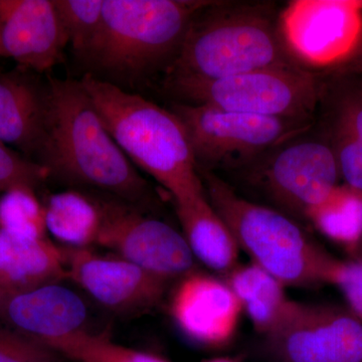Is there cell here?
<instances>
[{"mask_svg":"<svg viewBox=\"0 0 362 362\" xmlns=\"http://www.w3.org/2000/svg\"><path fill=\"white\" fill-rule=\"evenodd\" d=\"M286 49L305 65H343L362 45V0H295L278 18Z\"/></svg>","mask_w":362,"mask_h":362,"instance_id":"cell-8","label":"cell"},{"mask_svg":"<svg viewBox=\"0 0 362 362\" xmlns=\"http://www.w3.org/2000/svg\"><path fill=\"white\" fill-rule=\"evenodd\" d=\"M341 71L344 74H359L362 75V45L358 51L341 65Z\"/></svg>","mask_w":362,"mask_h":362,"instance_id":"cell-30","label":"cell"},{"mask_svg":"<svg viewBox=\"0 0 362 362\" xmlns=\"http://www.w3.org/2000/svg\"><path fill=\"white\" fill-rule=\"evenodd\" d=\"M298 66L286 49L269 4L209 1L188 25L166 78L218 80Z\"/></svg>","mask_w":362,"mask_h":362,"instance_id":"cell-2","label":"cell"},{"mask_svg":"<svg viewBox=\"0 0 362 362\" xmlns=\"http://www.w3.org/2000/svg\"><path fill=\"white\" fill-rule=\"evenodd\" d=\"M49 177V170L42 164L0 141V194L14 188L35 190Z\"/></svg>","mask_w":362,"mask_h":362,"instance_id":"cell-25","label":"cell"},{"mask_svg":"<svg viewBox=\"0 0 362 362\" xmlns=\"http://www.w3.org/2000/svg\"><path fill=\"white\" fill-rule=\"evenodd\" d=\"M45 206V226L71 249H88L97 245L103 225L101 199L76 190L52 194Z\"/></svg>","mask_w":362,"mask_h":362,"instance_id":"cell-20","label":"cell"},{"mask_svg":"<svg viewBox=\"0 0 362 362\" xmlns=\"http://www.w3.org/2000/svg\"><path fill=\"white\" fill-rule=\"evenodd\" d=\"M202 362H239L235 359L230 358V357H216V358L209 359Z\"/></svg>","mask_w":362,"mask_h":362,"instance_id":"cell-31","label":"cell"},{"mask_svg":"<svg viewBox=\"0 0 362 362\" xmlns=\"http://www.w3.org/2000/svg\"><path fill=\"white\" fill-rule=\"evenodd\" d=\"M199 171L209 204L252 263L285 287L330 283L338 259L317 246L289 216L247 201L218 176Z\"/></svg>","mask_w":362,"mask_h":362,"instance_id":"cell-5","label":"cell"},{"mask_svg":"<svg viewBox=\"0 0 362 362\" xmlns=\"http://www.w3.org/2000/svg\"><path fill=\"white\" fill-rule=\"evenodd\" d=\"M357 252H359V256L357 257L356 259H361V261H362V242H361V246H359V247H358V250H357Z\"/></svg>","mask_w":362,"mask_h":362,"instance_id":"cell-32","label":"cell"},{"mask_svg":"<svg viewBox=\"0 0 362 362\" xmlns=\"http://www.w3.org/2000/svg\"><path fill=\"white\" fill-rule=\"evenodd\" d=\"M35 190L14 188L0 197V230L21 238H45V206Z\"/></svg>","mask_w":362,"mask_h":362,"instance_id":"cell-23","label":"cell"},{"mask_svg":"<svg viewBox=\"0 0 362 362\" xmlns=\"http://www.w3.org/2000/svg\"><path fill=\"white\" fill-rule=\"evenodd\" d=\"M262 170V185L284 209L306 218L338 187L340 175L330 143H284Z\"/></svg>","mask_w":362,"mask_h":362,"instance_id":"cell-11","label":"cell"},{"mask_svg":"<svg viewBox=\"0 0 362 362\" xmlns=\"http://www.w3.org/2000/svg\"><path fill=\"white\" fill-rule=\"evenodd\" d=\"M225 281L255 329L265 337L277 329L294 307L295 302L286 295L285 286L254 263L239 264L226 274Z\"/></svg>","mask_w":362,"mask_h":362,"instance_id":"cell-19","label":"cell"},{"mask_svg":"<svg viewBox=\"0 0 362 362\" xmlns=\"http://www.w3.org/2000/svg\"><path fill=\"white\" fill-rule=\"evenodd\" d=\"M54 4L69 44L82 61L101 28L104 0H54Z\"/></svg>","mask_w":362,"mask_h":362,"instance_id":"cell-24","label":"cell"},{"mask_svg":"<svg viewBox=\"0 0 362 362\" xmlns=\"http://www.w3.org/2000/svg\"><path fill=\"white\" fill-rule=\"evenodd\" d=\"M266 342L273 362H362V322L341 307L295 302Z\"/></svg>","mask_w":362,"mask_h":362,"instance_id":"cell-9","label":"cell"},{"mask_svg":"<svg viewBox=\"0 0 362 362\" xmlns=\"http://www.w3.org/2000/svg\"><path fill=\"white\" fill-rule=\"evenodd\" d=\"M339 93L335 102L334 125L362 143V86Z\"/></svg>","mask_w":362,"mask_h":362,"instance_id":"cell-29","label":"cell"},{"mask_svg":"<svg viewBox=\"0 0 362 362\" xmlns=\"http://www.w3.org/2000/svg\"><path fill=\"white\" fill-rule=\"evenodd\" d=\"M330 145L340 177L344 180L345 185L362 192V143L334 125Z\"/></svg>","mask_w":362,"mask_h":362,"instance_id":"cell-27","label":"cell"},{"mask_svg":"<svg viewBox=\"0 0 362 362\" xmlns=\"http://www.w3.org/2000/svg\"><path fill=\"white\" fill-rule=\"evenodd\" d=\"M349 304V309L362 322V261H337L330 279Z\"/></svg>","mask_w":362,"mask_h":362,"instance_id":"cell-28","label":"cell"},{"mask_svg":"<svg viewBox=\"0 0 362 362\" xmlns=\"http://www.w3.org/2000/svg\"><path fill=\"white\" fill-rule=\"evenodd\" d=\"M87 307L59 283L0 298V322L40 342L84 329Z\"/></svg>","mask_w":362,"mask_h":362,"instance_id":"cell-15","label":"cell"},{"mask_svg":"<svg viewBox=\"0 0 362 362\" xmlns=\"http://www.w3.org/2000/svg\"><path fill=\"white\" fill-rule=\"evenodd\" d=\"M242 307L225 280L192 271L180 279L170 298V314L180 332L207 349L232 341Z\"/></svg>","mask_w":362,"mask_h":362,"instance_id":"cell-13","label":"cell"},{"mask_svg":"<svg viewBox=\"0 0 362 362\" xmlns=\"http://www.w3.org/2000/svg\"><path fill=\"white\" fill-rule=\"evenodd\" d=\"M68 277L98 303L118 313H136L160 303L169 282L121 257L68 249Z\"/></svg>","mask_w":362,"mask_h":362,"instance_id":"cell-12","label":"cell"},{"mask_svg":"<svg viewBox=\"0 0 362 362\" xmlns=\"http://www.w3.org/2000/svg\"><path fill=\"white\" fill-rule=\"evenodd\" d=\"M68 44L54 0H0V58L45 73L62 61Z\"/></svg>","mask_w":362,"mask_h":362,"instance_id":"cell-14","label":"cell"},{"mask_svg":"<svg viewBox=\"0 0 362 362\" xmlns=\"http://www.w3.org/2000/svg\"><path fill=\"white\" fill-rule=\"evenodd\" d=\"M49 176L137 206L149 185L118 146L80 81L49 78L45 137L37 159Z\"/></svg>","mask_w":362,"mask_h":362,"instance_id":"cell-1","label":"cell"},{"mask_svg":"<svg viewBox=\"0 0 362 362\" xmlns=\"http://www.w3.org/2000/svg\"><path fill=\"white\" fill-rule=\"evenodd\" d=\"M101 202L103 225L97 245L168 282L194 271V256L182 233L125 202Z\"/></svg>","mask_w":362,"mask_h":362,"instance_id":"cell-10","label":"cell"},{"mask_svg":"<svg viewBox=\"0 0 362 362\" xmlns=\"http://www.w3.org/2000/svg\"><path fill=\"white\" fill-rule=\"evenodd\" d=\"M44 343L0 322V362H59Z\"/></svg>","mask_w":362,"mask_h":362,"instance_id":"cell-26","label":"cell"},{"mask_svg":"<svg viewBox=\"0 0 362 362\" xmlns=\"http://www.w3.org/2000/svg\"><path fill=\"white\" fill-rule=\"evenodd\" d=\"M188 104L250 115L309 121L319 99L318 83L299 66L250 71L218 80L166 78Z\"/></svg>","mask_w":362,"mask_h":362,"instance_id":"cell-6","label":"cell"},{"mask_svg":"<svg viewBox=\"0 0 362 362\" xmlns=\"http://www.w3.org/2000/svg\"><path fill=\"white\" fill-rule=\"evenodd\" d=\"M42 343L59 356L76 362H170L156 354L117 344L104 333L96 334L85 329Z\"/></svg>","mask_w":362,"mask_h":362,"instance_id":"cell-22","label":"cell"},{"mask_svg":"<svg viewBox=\"0 0 362 362\" xmlns=\"http://www.w3.org/2000/svg\"><path fill=\"white\" fill-rule=\"evenodd\" d=\"M204 0H104L103 20L82 62L112 83L134 82L168 69Z\"/></svg>","mask_w":362,"mask_h":362,"instance_id":"cell-4","label":"cell"},{"mask_svg":"<svg viewBox=\"0 0 362 362\" xmlns=\"http://www.w3.org/2000/svg\"><path fill=\"white\" fill-rule=\"evenodd\" d=\"M80 82L126 156L175 201L206 192L187 130L173 111L92 74Z\"/></svg>","mask_w":362,"mask_h":362,"instance_id":"cell-3","label":"cell"},{"mask_svg":"<svg viewBox=\"0 0 362 362\" xmlns=\"http://www.w3.org/2000/svg\"><path fill=\"white\" fill-rule=\"evenodd\" d=\"M182 235L194 258L225 277L239 265L240 247L206 192L175 201Z\"/></svg>","mask_w":362,"mask_h":362,"instance_id":"cell-18","label":"cell"},{"mask_svg":"<svg viewBox=\"0 0 362 362\" xmlns=\"http://www.w3.org/2000/svg\"><path fill=\"white\" fill-rule=\"evenodd\" d=\"M306 218L325 237L356 252L362 242V192L338 185Z\"/></svg>","mask_w":362,"mask_h":362,"instance_id":"cell-21","label":"cell"},{"mask_svg":"<svg viewBox=\"0 0 362 362\" xmlns=\"http://www.w3.org/2000/svg\"><path fill=\"white\" fill-rule=\"evenodd\" d=\"M187 130L197 168H235L277 148L306 130L309 121L223 111L204 105L170 109Z\"/></svg>","mask_w":362,"mask_h":362,"instance_id":"cell-7","label":"cell"},{"mask_svg":"<svg viewBox=\"0 0 362 362\" xmlns=\"http://www.w3.org/2000/svg\"><path fill=\"white\" fill-rule=\"evenodd\" d=\"M66 277V252L51 240L16 237L0 230V298Z\"/></svg>","mask_w":362,"mask_h":362,"instance_id":"cell-17","label":"cell"},{"mask_svg":"<svg viewBox=\"0 0 362 362\" xmlns=\"http://www.w3.org/2000/svg\"><path fill=\"white\" fill-rule=\"evenodd\" d=\"M30 73L0 71V141L37 162L47 128V84Z\"/></svg>","mask_w":362,"mask_h":362,"instance_id":"cell-16","label":"cell"}]
</instances>
